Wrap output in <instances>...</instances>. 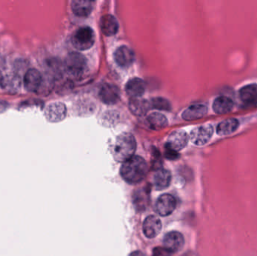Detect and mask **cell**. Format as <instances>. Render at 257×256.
Here are the masks:
<instances>
[{
    "mask_svg": "<svg viewBox=\"0 0 257 256\" xmlns=\"http://www.w3.org/2000/svg\"><path fill=\"white\" fill-rule=\"evenodd\" d=\"M146 161L139 156H134L123 162L120 168V174L123 180L130 184L140 183L148 173Z\"/></svg>",
    "mask_w": 257,
    "mask_h": 256,
    "instance_id": "cell-1",
    "label": "cell"
},
{
    "mask_svg": "<svg viewBox=\"0 0 257 256\" xmlns=\"http://www.w3.org/2000/svg\"><path fill=\"white\" fill-rule=\"evenodd\" d=\"M136 150V141L132 134H120L116 140L114 144V156L116 160L124 162L134 156Z\"/></svg>",
    "mask_w": 257,
    "mask_h": 256,
    "instance_id": "cell-2",
    "label": "cell"
},
{
    "mask_svg": "<svg viewBox=\"0 0 257 256\" xmlns=\"http://www.w3.org/2000/svg\"><path fill=\"white\" fill-rule=\"evenodd\" d=\"M87 59L79 53H71L65 60V70L73 78H80L87 71Z\"/></svg>",
    "mask_w": 257,
    "mask_h": 256,
    "instance_id": "cell-3",
    "label": "cell"
},
{
    "mask_svg": "<svg viewBox=\"0 0 257 256\" xmlns=\"http://www.w3.org/2000/svg\"><path fill=\"white\" fill-rule=\"evenodd\" d=\"M95 33L90 27H81L74 33L72 38L73 46L79 51L90 49L95 42Z\"/></svg>",
    "mask_w": 257,
    "mask_h": 256,
    "instance_id": "cell-4",
    "label": "cell"
},
{
    "mask_svg": "<svg viewBox=\"0 0 257 256\" xmlns=\"http://www.w3.org/2000/svg\"><path fill=\"white\" fill-rule=\"evenodd\" d=\"M214 134L212 125H204L198 126L192 130L190 138L193 144L196 146H203L211 140Z\"/></svg>",
    "mask_w": 257,
    "mask_h": 256,
    "instance_id": "cell-5",
    "label": "cell"
},
{
    "mask_svg": "<svg viewBox=\"0 0 257 256\" xmlns=\"http://www.w3.org/2000/svg\"><path fill=\"white\" fill-rule=\"evenodd\" d=\"M66 105L62 102H53L49 104L45 110V115L47 120L51 123H59L66 118Z\"/></svg>",
    "mask_w": 257,
    "mask_h": 256,
    "instance_id": "cell-6",
    "label": "cell"
},
{
    "mask_svg": "<svg viewBox=\"0 0 257 256\" xmlns=\"http://www.w3.org/2000/svg\"><path fill=\"white\" fill-rule=\"evenodd\" d=\"M176 205L175 197L169 194H163L157 200L156 210L160 216H167L173 213Z\"/></svg>",
    "mask_w": 257,
    "mask_h": 256,
    "instance_id": "cell-7",
    "label": "cell"
},
{
    "mask_svg": "<svg viewBox=\"0 0 257 256\" xmlns=\"http://www.w3.org/2000/svg\"><path fill=\"white\" fill-rule=\"evenodd\" d=\"M99 96L103 103L115 105L120 99V89L114 84H104L101 87Z\"/></svg>",
    "mask_w": 257,
    "mask_h": 256,
    "instance_id": "cell-8",
    "label": "cell"
},
{
    "mask_svg": "<svg viewBox=\"0 0 257 256\" xmlns=\"http://www.w3.org/2000/svg\"><path fill=\"white\" fill-rule=\"evenodd\" d=\"M163 244L171 253L179 252L184 247V236L178 231H170L165 235Z\"/></svg>",
    "mask_w": 257,
    "mask_h": 256,
    "instance_id": "cell-9",
    "label": "cell"
},
{
    "mask_svg": "<svg viewBox=\"0 0 257 256\" xmlns=\"http://www.w3.org/2000/svg\"><path fill=\"white\" fill-rule=\"evenodd\" d=\"M43 78L39 71L31 69L26 72L24 78V87L30 93H36L40 89Z\"/></svg>",
    "mask_w": 257,
    "mask_h": 256,
    "instance_id": "cell-10",
    "label": "cell"
},
{
    "mask_svg": "<svg viewBox=\"0 0 257 256\" xmlns=\"http://www.w3.org/2000/svg\"><path fill=\"white\" fill-rule=\"evenodd\" d=\"M188 141L189 136L184 131H177L169 135L166 146L175 151L178 152L186 147Z\"/></svg>",
    "mask_w": 257,
    "mask_h": 256,
    "instance_id": "cell-11",
    "label": "cell"
},
{
    "mask_svg": "<svg viewBox=\"0 0 257 256\" xmlns=\"http://www.w3.org/2000/svg\"><path fill=\"white\" fill-rule=\"evenodd\" d=\"M161 229V220L157 216L151 215L145 219L143 223V232L148 238H154L157 237L160 234Z\"/></svg>",
    "mask_w": 257,
    "mask_h": 256,
    "instance_id": "cell-12",
    "label": "cell"
},
{
    "mask_svg": "<svg viewBox=\"0 0 257 256\" xmlns=\"http://www.w3.org/2000/svg\"><path fill=\"white\" fill-rule=\"evenodd\" d=\"M114 57L116 63L121 67H128L134 63V52L127 46L117 48L114 52Z\"/></svg>",
    "mask_w": 257,
    "mask_h": 256,
    "instance_id": "cell-13",
    "label": "cell"
},
{
    "mask_svg": "<svg viewBox=\"0 0 257 256\" xmlns=\"http://www.w3.org/2000/svg\"><path fill=\"white\" fill-rule=\"evenodd\" d=\"M125 90L131 98H141L145 94L146 84L141 78H132L126 83Z\"/></svg>",
    "mask_w": 257,
    "mask_h": 256,
    "instance_id": "cell-14",
    "label": "cell"
},
{
    "mask_svg": "<svg viewBox=\"0 0 257 256\" xmlns=\"http://www.w3.org/2000/svg\"><path fill=\"white\" fill-rule=\"evenodd\" d=\"M128 108L134 115L139 117L145 115L151 109L149 101L142 98H131L128 102Z\"/></svg>",
    "mask_w": 257,
    "mask_h": 256,
    "instance_id": "cell-15",
    "label": "cell"
},
{
    "mask_svg": "<svg viewBox=\"0 0 257 256\" xmlns=\"http://www.w3.org/2000/svg\"><path fill=\"white\" fill-rule=\"evenodd\" d=\"M207 112L208 108L205 105L196 104L189 107L183 112L182 118L187 121H192L202 118L204 116L206 115Z\"/></svg>",
    "mask_w": 257,
    "mask_h": 256,
    "instance_id": "cell-16",
    "label": "cell"
},
{
    "mask_svg": "<svg viewBox=\"0 0 257 256\" xmlns=\"http://www.w3.org/2000/svg\"><path fill=\"white\" fill-rule=\"evenodd\" d=\"M100 27L105 36H112L118 31L119 24L115 17L106 15L101 18Z\"/></svg>",
    "mask_w": 257,
    "mask_h": 256,
    "instance_id": "cell-17",
    "label": "cell"
},
{
    "mask_svg": "<svg viewBox=\"0 0 257 256\" xmlns=\"http://www.w3.org/2000/svg\"><path fill=\"white\" fill-rule=\"evenodd\" d=\"M72 12L76 16L86 18L89 16L93 10V2L88 0H75L72 2Z\"/></svg>",
    "mask_w": 257,
    "mask_h": 256,
    "instance_id": "cell-18",
    "label": "cell"
},
{
    "mask_svg": "<svg viewBox=\"0 0 257 256\" xmlns=\"http://www.w3.org/2000/svg\"><path fill=\"white\" fill-rule=\"evenodd\" d=\"M234 102L226 96H219L213 103V110L217 114H225L230 112L233 108Z\"/></svg>",
    "mask_w": 257,
    "mask_h": 256,
    "instance_id": "cell-19",
    "label": "cell"
},
{
    "mask_svg": "<svg viewBox=\"0 0 257 256\" xmlns=\"http://www.w3.org/2000/svg\"><path fill=\"white\" fill-rule=\"evenodd\" d=\"M171 180H172V174L168 170L159 169L154 175V186L158 190H163L169 187Z\"/></svg>",
    "mask_w": 257,
    "mask_h": 256,
    "instance_id": "cell-20",
    "label": "cell"
},
{
    "mask_svg": "<svg viewBox=\"0 0 257 256\" xmlns=\"http://www.w3.org/2000/svg\"><path fill=\"white\" fill-rule=\"evenodd\" d=\"M240 99L247 105H253L257 102V85L249 84L242 87L239 91Z\"/></svg>",
    "mask_w": 257,
    "mask_h": 256,
    "instance_id": "cell-21",
    "label": "cell"
},
{
    "mask_svg": "<svg viewBox=\"0 0 257 256\" xmlns=\"http://www.w3.org/2000/svg\"><path fill=\"white\" fill-rule=\"evenodd\" d=\"M147 123L153 130L159 131L168 126V120L163 114L154 112L147 117Z\"/></svg>",
    "mask_w": 257,
    "mask_h": 256,
    "instance_id": "cell-22",
    "label": "cell"
},
{
    "mask_svg": "<svg viewBox=\"0 0 257 256\" xmlns=\"http://www.w3.org/2000/svg\"><path fill=\"white\" fill-rule=\"evenodd\" d=\"M239 127V122L234 118L228 119L219 123L217 127V133L221 136L234 133Z\"/></svg>",
    "mask_w": 257,
    "mask_h": 256,
    "instance_id": "cell-23",
    "label": "cell"
},
{
    "mask_svg": "<svg viewBox=\"0 0 257 256\" xmlns=\"http://www.w3.org/2000/svg\"><path fill=\"white\" fill-rule=\"evenodd\" d=\"M21 84V78L18 75H9L3 78V88L10 93L18 91Z\"/></svg>",
    "mask_w": 257,
    "mask_h": 256,
    "instance_id": "cell-24",
    "label": "cell"
},
{
    "mask_svg": "<svg viewBox=\"0 0 257 256\" xmlns=\"http://www.w3.org/2000/svg\"><path fill=\"white\" fill-rule=\"evenodd\" d=\"M151 109L160 110V111H169L172 109L170 102L167 99L162 97L154 98L150 101Z\"/></svg>",
    "mask_w": 257,
    "mask_h": 256,
    "instance_id": "cell-25",
    "label": "cell"
},
{
    "mask_svg": "<svg viewBox=\"0 0 257 256\" xmlns=\"http://www.w3.org/2000/svg\"><path fill=\"white\" fill-rule=\"evenodd\" d=\"M148 195L146 191H138L135 195L134 202L139 208H145L148 201Z\"/></svg>",
    "mask_w": 257,
    "mask_h": 256,
    "instance_id": "cell-26",
    "label": "cell"
},
{
    "mask_svg": "<svg viewBox=\"0 0 257 256\" xmlns=\"http://www.w3.org/2000/svg\"><path fill=\"white\" fill-rule=\"evenodd\" d=\"M153 256H171V252L165 247H156L153 250Z\"/></svg>",
    "mask_w": 257,
    "mask_h": 256,
    "instance_id": "cell-27",
    "label": "cell"
},
{
    "mask_svg": "<svg viewBox=\"0 0 257 256\" xmlns=\"http://www.w3.org/2000/svg\"><path fill=\"white\" fill-rule=\"evenodd\" d=\"M165 157H166V159H169V160H174V159H178V152L175 151V150H172V149L169 148V147H166V146Z\"/></svg>",
    "mask_w": 257,
    "mask_h": 256,
    "instance_id": "cell-28",
    "label": "cell"
},
{
    "mask_svg": "<svg viewBox=\"0 0 257 256\" xmlns=\"http://www.w3.org/2000/svg\"><path fill=\"white\" fill-rule=\"evenodd\" d=\"M9 107V104L4 101H0V113L4 112Z\"/></svg>",
    "mask_w": 257,
    "mask_h": 256,
    "instance_id": "cell-29",
    "label": "cell"
},
{
    "mask_svg": "<svg viewBox=\"0 0 257 256\" xmlns=\"http://www.w3.org/2000/svg\"><path fill=\"white\" fill-rule=\"evenodd\" d=\"M130 256H145L140 251H136V252H133V253H131Z\"/></svg>",
    "mask_w": 257,
    "mask_h": 256,
    "instance_id": "cell-30",
    "label": "cell"
},
{
    "mask_svg": "<svg viewBox=\"0 0 257 256\" xmlns=\"http://www.w3.org/2000/svg\"><path fill=\"white\" fill-rule=\"evenodd\" d=\"M3 78H4V77L3 76V74L0 72V87H3Z\"/></svg>",
    "mask_w": 257,
    "mask_h": 256,
    "instance_id": "cell-31",
    "label": "cell"
}]
</instances>
